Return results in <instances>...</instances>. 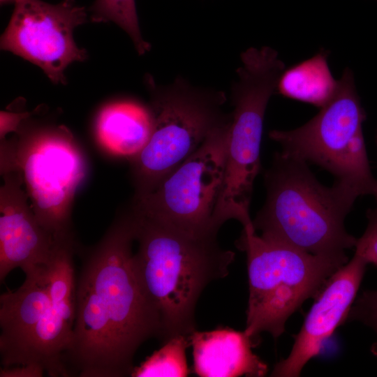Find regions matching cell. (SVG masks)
Wrapping results in <instances>:
<instances>
[{
	"mask_svg": "<svg viewBox=\"0 0 377 377\" xmlns=\"http://www.w3.org/2000/svg\"><path fill=\"white\" fill-rule=\"evenodd\" d=\"M74 238L56 240L50 260L24 273L0 297L3 367L36 364L50 376H69L65 355L75 320Z\"/></svg>",
	"mask_w": 377,
	"mask_h": 377,
	"instance_id": "obj_3",
	"label": "cell"
},
{
	"mask_svg": "<svg viewBox=\"0 0 377 377\" xmlns=\"http://www.w3.org/2000/svg\"><path fill=\"white\" fill-rule=\"evenodd\" d=\"M376 145H377V131H376ZM373 195L374 196V198L376 199V201L377 202V188H376L375 192H374ZM374 209L377 212V206H376V208H374Z\"/></svg>",
	"mask_w": 377,
	"mask_h": 377,
	"instance_id": "obj_22",
	"label": "cell"
},
{
	"mask_svg": "<svg viewBox=\"0 0 377 377\" xmlns=\"http://www.w3.org/2000/svg\"><path fill=\"white\" fill-rule=\"evenodd\" d=\"M147 81L153 129L144 148L129 159L134 197L152 191L231 118L222 110L226 97L221 91L193 88L180 77L166 87Z\"/></svg>",
	"mask_w": 377,
	"mask_h": 377,
	"instance_id": "obj_9",
	"label": "cell"
},
{
	"mask_svg": "<svg viewBox=\"0 0 377 377\" xmlns=\"http://www.w3.org/2000/svg\"><path fill=\"white\" fill-rule=\"evenodd\" d=\"M337 84L330 73L327 55L320 52L284 71L277 85L282 95L322 107L333 95Z\"/></svg>",
	"mask_w": 377,
	"mask_h": 377,
	"instance_id": "obj_16",
	"label": "cell"
},
{
	"mask_svg": "<svg viewBox=\"0 0 377 377\" xmlns=\"http://www.w3.org/2000/svg\"><path fill=\"white\" fill-rule=\"evenodd\" d=\"M93 22L112 21L131 37L139 54L150 50L140 33L135 0H96L90 8Z\"/></svg>",
	"mask_w": 377,
	"mask_h": 377,
	"instance_id": "obj_18",
	"label": "cell"
},
{
	"mask_svg": "<svg viewBox=\"0 0 377 377\" xmlns=\"http://www.w3.org/2000/svg\"><path fill=\"white\" fill-rule=\"evenodd\" d=\"M191 346L189 337H172L158 350L134 368L131 376L185 377L189 375L186 351Z\"/></svg>",
	"mask_w": 377,
	"mask_h": 377,
	"instance_id": "obj_17",
	"label": "cell"
},
{
	"mask_svg": "<svg viewBox=\"0 0 377 377\" xmlns=\"http://www.w3.org/2000/svg\"><path fill=\"white\" fill-rule=\"evenodd\" d=\"M266 200L253 220L261 236L304 252L346 257L357 239L344 221L354 201L333 184L318 181L307 163L281 151L265 173Z\"/></svg>",
	"mask_w": 377,
	"mask_h": 377,
	"instance_id": "obj_4",
	"label": "cell"
},
{
	"mask_svg": "<svg viewBox=\"0 0 377 377\" xmlns=\"http://www.w3.org/2000/svg\"><path fill=\"white\" fill-rule=\"evenodd\" d=\"M230 121L217 128L152 191L133 196L131 207L191 235L217 236L213 217L223 180Z\"/></svg>",
	"mask_w": 377,
	"mask_h": 377,
	"instance_id": "obj_10",
	"label": "cell"
},
{
	"mask_svg": "<svg viewBox=\"0 0 377 377\" xmlns=\"http://www.w3.org/2000/svg\"><path fill=\"white\" fill-rule=\"evenodd\" d=\"M133 256L135 274L159 323L163 343L196 330L198 299L211 282L226 277L235 253L217 236L195 237L135 212Z\"/></svg>",
	"mask_w": 377,
	"mask_h": 377,
	"instance_id": "obj_2",
	"label": "cell"
},
{
	"mask_svg": "<svg viewBox=\"0 0 377 377\" xmlns=\"http://www.w3.org/2000/svg\"><path fill=\"white\" fill-rule=\"evenodd\" d=\"M152 129L150 108L131 101L114 102L104 106L95 123L98 144L110 154L128 159L144 148Z\"/></svg>",
	"mask_w": 377,
	"mask_h": 377,
	"instance_id": "obj_15",
	"label": "cell"
},
{
	"mask_svg": "<svg viewBox=\"0 0 377 377\" xmlns=\"http://www.w3.org/2000/svg\"><path fill=\"white\" fill-rule=\"evenodd\" d=\"M367 265L354 254L326 280L295 336L290 354L274 366L271 376H300L306 363L320 353L325 341L347 320Z\"/></svg>",
	"mask_w": 377,
	"mask_h": 377,
	"instance_id": "obj_12",
	"label": "cell"
},
{
	"mask_svg": "<svg viewBox=\"0 0 377 377\" xmlns=\"http://www.w3.org/2000/svg\"><path fill=\"white\" fill-rule=\"evenodd\" d=\"M368 224L363 235L357 239L355 254L367 264L377 266V212L370 209L367 212Z\"/></svg>",
	"mask_w": 377,
	"mask_h": 377,
	"instance_id": "obj_20",
	"label": "cell"
},
{
	"mask_svg": "<svg viewBox=\"0 0 377 377\" xmlns=\"http://www.w3.org/2000/svg\"><path fill=\"white\" fill-rule=\"evenodd\" d=\"M236 246L246 254L249 300L245 333L253 340L266 332L276 339L288 318L315 297L348 257L310 254L244 227Z\"/></svg>",
	"mask_w": 377,
	"mask_h": 377,
	"instance_id": "obj_6",
	"label": "cell"
},
{
	"mask_svg": "<svg viewBox=\"0 0 377 377\" xmlns=\"http://www.w3.org/2000/svg\"><path fill=\"white\" fill-rule=\"evenodd\" d=\"M87 13L75 0L53 5L40 0H16L1 47L39 66L56 84L66 83L64 71L87 58L73 39L74 29Z\"/></svg>",
	"mask_w": 377,
	"mask_h": 377,
	"instance_id": "obj_11",
	"label": "cell"
},
{
	"mask_svg": "<svg viewBox=\"0 0 377 377\" xmlns=\"http://www.w3.org/2000/svg\"><path fill=\"white\" fill-rule=\"evenodd\" d=\"M6 1V0H1V1ZM15 1H16V0H15Z\"/></svg>",
	"mask_w": 377,
	"mask_h": 377,
	"instance_id": "obj_23",
	"label": "cell"
},
{
	"mask_svg": "<svg viewBox=\"0 0 377 377\" xmlns=\"http://www.w3.org/2000/svg\"><path fill=\"white\" fill-rule=\"evenodd\" d=\"M193 371L201 377H262L268 367L252 350L253 341L244 330L219 327L195 330L189 336Z\"/></svg>",
	"mask_w": 377,
	"mask_h": 377,
	"instance_id": "obj_14",
	"label": "cell"
},
{
	"mask_svg": "<svg viewBox=\"0 0 377 377\" xmlns=\"http://www.w3.org/2000/svg\"><path fill=\"white\" fill-rule=\"evenodd\" d=\"M242 66L232 87L234 106L229 129L221 191L213 217L218 231L235 219L243 228L253 225L249 207L260 169L263 121L268 101L277 90L285 64L269 47H250L242 53Z\"/></svg>",
	"mask_w": 377,
	"mask_h": 377,
	"instance_id": "obj_5",
	"label": "cell"
},
{
	"mask_svg": "<svg viewBox=\"0 0 377 377\" xmlns=\"http://www.w3.org/2000/svg\"><path fill=\"white\" fill-rule=\"evenodd\" d=\"M347 320L362 323L373 330L377 336V290L364 291L356 297Z\"/></svg>",
	"mask_w": 377,
	"mask_h": 377,
	"instance_id": "obj_19",
	"label": "cell"
},
{
	"mask_svg": "<svg viewBox=\"0 0 377 377\" xmlns=\"http://www.w3.org/2000/svg\"><path fill=\"white\" fill-rule=\"evenodd\" d=\"M0 189V281L14 269L24 273L46 264L54 239L39 223L18 172L3 175Z\"/></svg>",
	"mask_w": 377,
	"mask_h": 377,
	"instance_id": "obj_13",
	"label": "cell"
},
{
	"mask_svg": "<svg viewBox=\"0 0 377 377\" xmlns=\"http://www.w3.org/2000/svg\"><path fill=\"white\" fill-rule=\"evenodd\" d=\"M44 369L36 364L18 365L3 367L0 371L1 377H41Z\"/></svg>",
	"mask_w": 377,
	"mask_h": 377,
	"instance_id": "obj_21",
	"label": "cell"
},
{
	"mask_svg": "<svg viewBox=\"0 0 377 377\" xmlns=\"http://www.w3.org/2000/svg\"><path fill=\"white\" fill-rule=\"evenodd\" d=\"M302 126L272 130L269 138L281 152L313 163L331 173L334 184L353 200L374 195L377 188L371 171L363 135L366 113L352 71L346 68L329 101Z\"/></svg>",
	"mask_w": 377,
	"mask_h": 377,
	"instance_id": "obj_7",
	"label": "cell"
},
{
	"mask_svg": "<svg viewBox=\"0 0 377 377\" xmlns=\"http://www.w3.org/2000/svg\"><path fill=\"white\" fill-rule=\"evenodd\" d=\"M1 145V172H18L31 209L54 238L73 235L71 209L87 165L71 132L64 126L17 130Z\"/></svg>",
	"mask_w": 377,
	"mask_h": 377,
	"instance_id": "obj_8",
	"label": "cell"
},
{
	"mask_svg": "<svg viewBox=\"0 0 377 377\" xmlns=\"http://www.w3.org/2000/svg\"><path fill=\"white\" fill-rule=\"evenodd\" d=\"M134 216L121 213L86 256L75 291V320L65 355L81 377L131 376L138 348L158 339L159 323L133 264Z\"/></svg>",
	"mask_w": 377,
	"mask_h": 377,
	"instance_id": "obj_1",
	"label": "cell"
}]
</instances>
